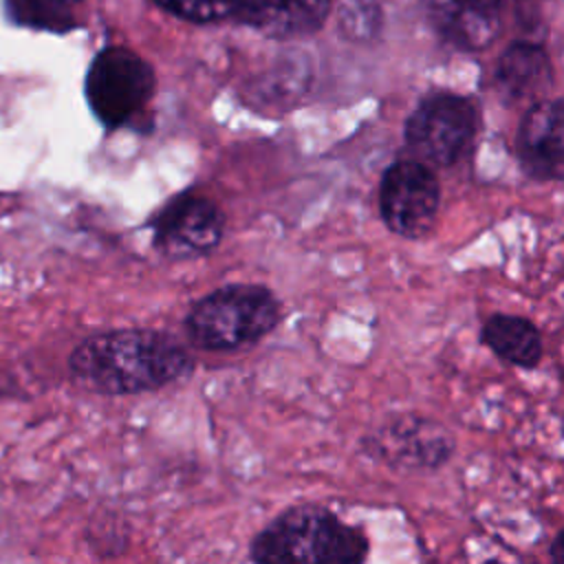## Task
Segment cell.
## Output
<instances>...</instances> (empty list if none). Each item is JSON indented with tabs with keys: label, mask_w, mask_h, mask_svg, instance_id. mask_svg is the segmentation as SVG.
Returning a JSON list of instances; mask_svg holds the SVG:
<instances>
[{
	"label": "cell",
	"mask_w": 564,
	"mask_h": 564,
	"mask_svg": "<svg viewBox=\"0 0 564 564\" xmlns=\"http://www.w3.org/2000/svg\"><path fill=\"white\" fill-rule=\"evenodd\" d=\"M77 386L99 394H137L165 388L194 370L189 350L170 333L121 328L84 339L68 357Z\"/></svg>",
	"instance_id": "obj_1"
},
{
	"label": "cell",
	"mask_w": 564,
	"mask_h": 564,
	"mask_svg": "<svg viewBox=\"0 0 564 564\" xmlns=\"http://www.w3.org/2000/svg\"><path fill=\"white\" fill-rule=\"evenodd\" d=\"M368 538L319 505H300L275 516L249 546L253 562L359 564L368 557Z\"/></svg>",
	"instance_id": "obj_2"
},
{
	"label": "cell",
	"mask_w": 564,
	"mask_h": 564,
	"mask_svg": "<svg viewBox=\"0 0 564 564\" xmlns=\"http://www.w3.org/2000/svg\"><path fill=\"white\" fill-rule=\"evenodd\" d=\"M282 319V306L262 284H225L192 304L185 335L198 350L231 352L260 341Z\"/></svg>",
	"instance_id": "obj_3"
},
{
	"label": "cell",
	"mask_w": 564,
	"mask_h": 564,
	"mask_svg": "<svg viewBox=\"0 0 564 564\" xmlns=\"http://www.w3.org/2000/svg\"><path fill=\"white\" fill-rule=\"evenodd\" d=\"M478 128L474 101L454 93H434L405 119L403 141L416 161L430 167H449L471 152Z\"/></svg>",
	"instance_id": "obj_4"
},
{
	"label": "cell",
	"mask_w": 564,
	"mask_h": 564,
	"mask_svg": "<svg viewBox=\"0 0 564 564\" xmlns=\"http://www.w3.org/2000/svg\"><path fill=\"white\" fill-rule=\"evenodd\" d=\"M154 70L137 53L110 46L90 64L86 99L93 115L106 128L137 123L154 95Z\"/></svg>",
	"instance_id": "obj_5"
},
{
	"label": "cell",
	"mask_w": 564,
	"mask_h": 564,
	"mask_svg": "<svg viewBox=\"0 0 564 564\" xmlns=\"http://www.w3.org/2000/svg\"><path fill=\"white\" fill-rule=\"evenodd\" d=\"M441 205L434 170L416 159H401L386 167L379 183V214L383 225L401 238L425 236Z\"/></svg>",
	"instance_id": "obj_6"
},
{
	"label": "cell",
	"mask_w": 564,
	"mask_h": 564,
	"mask_svg": "<svg viewBox=\"0 0 564 564\" xmlns=\"http://www.w3.org/2000/svg\"><path fill=\"white\" fill-rule=\"evenodd\" d=\"M152 245L172 260L185 262L212 253L225 234V214L200 194H178L170 198L152 218Z\"/></svg>",
	"instance_id": "obj_7"
},
{
	"label": "cell",
	"mask_w": 564,
	"mask_h": 564,
	"mask_svg": "<svg viewBox=\"0 0 564 564\" xmlns=\"http://www.w3.org/2000/svg\"><path fill=\"white\" fill-rule=\"evenodd\" d=\"M364 447L397 469H436L454 454V438L436 421L403 414L366 436Z\"/></svg>",
	"instance_id": "obj_8"
},
{
	"label": "cell",
	"mask_w": 564,
	"mask_h": 564,
	"mask_svg": "<svg viewBox=\"0 0 564 564\" xmlns=\"http://www.w3.org/2000/svg\"><path fill=\"white\" fill-rule=\"evenodd\" d=\"M562 99H540L522 117L516 154L520 170L533 181H560L564 172Z\"/></svg>",
	"instance_id": "obj_9"
},
{
	"label": "cell",
	"mask_w": 564,
	"mask_h": 564,
	"mask_svg": "<svg viewBox=\"0 0 564 564\" xmlns=\"http://www.w3.org/2000/svg\"><path fill=\"white\" fill-rule=\"evenodd\" d=\"M436 31L458 48L489 46L502 24V0H430Z\"/></svg>",
	"instance_id": "obj_10"
},
{
	"label": "cell",
	"mask_w": 564,
	"mask_h": 564,
	"mask_svg": "<svg viewBox=\"0 0 564 564\" xmlns=\"http://www.w3.org/2000/svg\"><path fill=\"white\" fill-rule=\"evenodd\" d=\"M330 0H238L236 13L253 29L273 35H300L322 26Z\"/></svg>",
	"instance_id": "obj_11"
},
{
	"label": "cell",
	"mask_w": 564,
	"mask_h": 564,
	"mask_svg": "<svg viewBox=\"0 0 564 564\" xmlns=\"http://www.w3.org/2000/svg\"><path fill=\"white\" fill-rule=\"evenodd\" d=\"M551 62L542 46L531 42L511 44L498 59L496 86L509 101H524L544 95L551 86Z\"/></svg>",
	"instance_id": "obj_12"
},
{
	"label": "cell",
	"mask_w": 564,
	"mask_h": 564,
	"mask_svg": "<svg viewBox=\"0 0 564 564\" xmlns=\"http://www.w3.org/2000/svg\"><path fill=\"white\" fill-rule=\"evenodd\" d=\"M480 341L500 359L524 370L535 368L544 355V341L538 326L522 315H491L482 324Z\"/></svg>",
	"instance_id": "obj_13"
},
{
	"label": "cell",
	"mask_w": 564,
	"mask_h": 564,
	"mask_svg": "<svg viewBox=\"0 0 564 564\" xmlns=\"http://www.w3.org/2000/svg\"><path fill=\"white\" fill-rule=\"evenodd\" d=\"M82 0H9V9L20 24L68 31L77 24V9Z\"/></svg>",
	"instance_id": "obj_14"
},
{
	"label": "cell",
	"mask_w": 564,
	"mask_h": 564,
	"mask_svg": "<svg viewBox=\"0 0 564 564\" xmlns=\"http://www.w3.org/2000/svg\"><path fill=\"white\" fill-rule=\"evenodd\" d=\"M337 26L348 40H370L381 26L379 4L375 0H337Z\"/></svg>",
	"instance_id": "obj_15"
},
{
	"label": "cell",
	"mask_w": 564,
	"mask_h": 564,
	"mask_svg": "<svg viewBox=\"0 0 564 564\" xmlns=\"http://www.w3.org/2000/svg\"><path fill=\"white\" fill-rule=\"evenodd\" d=\"M167 11L194 20V22H212L220 20L229 13H236L238 0H156Z\"/></svg>",
	"instance_id": "obj_16"
},
{
	"label": "cell",
	"mask_w": 564,
	"mask_h": 564,
	"mask_svg": "<svg viewBox=\"0 0 564 564\" xmlns=\"http://www.w3.org/2000/svg\"><path fill=\"white\" fill-rule=\"evenodd\" d=\"M560 549H562V546H560V535H555V540H553V544H551V560L557 562V564L564 560L562 553H560Z\"/></svg>",
	"instance_id": "obj_17"
}]
</instances>
